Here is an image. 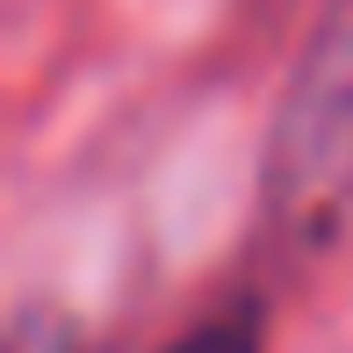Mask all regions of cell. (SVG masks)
<instances>
[{
	"mask_svg": "<svg viewBox=\"0 0 353 353\" xmlns=\"http://www.w3.org/2000/svg\"><path fill=\"white\" fill-rule=\"evenodd\" d=\"M353 202V0L310 37L267 152V210L296 245H325Z\"/></svg>",
	"mask_w": 353,
	"mask_h": 353,
	"instance_id": "cell-1",
	"label": "cell"
},
{
	"mask_svg": "<svg viewBox=\"0 0 353 353\" xmlns=\"http://www.w3.org/2000/svg\"><path fill=\"white\" fill-rule=\"evenodd\" d=\"M166 353H260V317H252V310L210 317V325H195L188 339H173Z\"/></svg>",
	"mask_w": 353,
	"mask_h": 353,
	"instance_id": "cell-2",
	"label": "cell"
}]
</instances>
